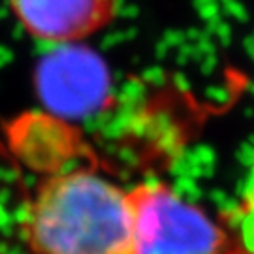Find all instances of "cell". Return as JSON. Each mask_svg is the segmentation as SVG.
<instances>
[{
    "instance_id": "6da1fadb",
    "label": "cell",
    "mask_w": 254,
    "mask_h": 254,
    "mask_svg": "<svg viewBox=\"0 0 254 254\" xmlns=\"http://www.w3.org/2000/svg\"><path fill=\"white\" fill-rule=\"evenodd\" d=\"M23 234L34 254H132L130 189L92 168L47 173L28 198Z\"/></svg>"
},
{
    "instance_id": "7a4b0ae2",
    "label": "cell",
    "mask_w": 254,
    "mask_h": 254,
    "mask_svg": "<svg viewBox=\"0 0 254 254\" xmlns=\"http://www.w3.org/2000/svg\"><path fill=\"white\" fill-rule=\"evenodd\" d=\"M134 209L132 254H222L226 232L205 209L166 181L130 189Z\"/></svg>"
},
{
    "instance_id": "3957f363",
    "label": "cell",
    "mask_w": 254,
    "mask_h": 254,
    "mask_svg": "<svg viewBox=\"0 0 254 254\" xmlns=\"http://www.w3.org/2000/svg\"><path fill=\"white\" fill-rule=\"evenodd\" d=\"M34 83L42 104L57 119L87 117L104 106L109 92L104 61L79 44H64L44 57Z\"/></svg>"
},
{
    "instance_id": "277c9868",
    "label": "cell",
    "mask_w": 254,
    "mask_h": 254,
    "mask_svg": "<svg viewBox=\"0 0 254 254\" xmlns=\"http://www.w3.org/2000/svg\"><path fill=\"white\" fill-rule=\"evenodd\" d=\"M19 25L40 42L81 44L117 15V0H9Z\"/></svg>"
}]
</instances>
